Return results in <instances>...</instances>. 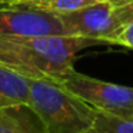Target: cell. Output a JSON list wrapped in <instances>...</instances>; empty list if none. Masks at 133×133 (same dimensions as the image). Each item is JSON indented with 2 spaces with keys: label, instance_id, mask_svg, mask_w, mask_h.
Returning a JSON list of instances; mask_svg holds the SVG:
<instances>
[{
  "label": "cell",
  "instance_id": "cell-1",
  "mask_svg": "<svg viewBox=\"0 0 133 133\" xmlns=\"http://www.w3.org/2000/svg\"><path fill=\"white\" fill-rule=\"evenodd\" d=\"M100 42L79 36L0 37V64L29 79L60 83L73 70L76 55Z\"/></svg>",
  "mask_w": 133,
  "mask_h": 133
},
{
  "label": "cell",
  "instance_id": "cell-2",
  "mask_svg": "<svg viewBox=\"0 0 133 133\" xmlns=\"http://www.w3.org/2000/svg\"><path fill=\"white\" fill-rule=\"evenodd\" d=\"M29 104L42 119L47 133H87L97 109L57 82L30 79Z\"/></svg>",
  "mask_w": 133,
  "mask_h": 133
},
{
  "label": "cell",
  "instance_id": "cell-3",
  "mask_svg": "<svg viewBox=\"0 0 133 133\" xmlns=\"http://www.w3.org/2000/svg\"><path fill=\"white\" fill-rule=\"evenodd\" d=\"M59 16L67 36L115 44L117 36L133 22V2L126 4L97 2L80 10Z\"/></svg>",
  "mask_w": 133,
  "mask_h": 133
},
{
  "label": "cell",
  "instance_id": "cell-4",
  "mask_svg": "<svg viewBox=\"0 0 133 133\" xmlns=\"http://www.w3.org/2000/svg\"><path fill=\"white\" fill-rule=\"evenodd\" d=\"M60 84L95 109L124 119H133V87L99 80L75 69Z\"/></svg>",
  "mask_w": 133,
  "mask_h": 133
},
{
  "label": "cell",
  "instance_id": "cell-5",
  "mask_svg": "<svg viewBox=\"0 0 133 133\" xmlns=\"http://www.w3.org/2000/svg\"><path fill=\"white\" fill-rule=\"evenodd\" d=\"M67 36L59 15L36 7L0 4V37Z\"/></svg>",
  "mask_w": 133,
  "mask_h": 133
},
{
  "label": "cell",
  "instance_id": "cell-6",
  "mask_svg": "<svg viewBox=\"0 0 133 133\" xmlns=\"http://www.w3.org/2000/svg\"><path fill=\"white\" fill-rule=\"evenodd\" d=\"M0 133H47V130L30 104H16L0 109Z\"/></svg>",
  "mask_w": 133,
  "mask_h": 133
},
{
  "label": "cell",
  "instance_id": "cell-7",
  "mask_svg": "<svg viewBox=\"0 0 133 133\" xmlns=\"http://www.w3.org/2000/svg\"><path fill=\"white\" fill-rule=\"evenodd\" d=\"M30 79L0 64V109L29 104Z\"/></svg>",
  "mask_w": 133,
  "mask_h": 133
},
{
  "label": "cell",
  "instance_id": "cell-8",
  "mask_svg": "<svg viewBox=\"0 0 133 133\" xmlns=\"http://www.w3.org/2000/svg\"><path fill=\"white\" fill-rule=\"evenodd\" d=\"M97 2H103V0H17L12 4L36 7L53 15H66V13H72L87 7L90 4H95Z\"/></svg>",
  "mask_w": 133,
  "mask_h": 133
},
{
  "label": "cell",
  "instance_id": "cell-9",
  "mask_svg": "<svg viewBox=\"0 0 133 133\" xmlns=\"http://www.w3.org/2000/svg\"><path fill=\"white\" fill-rule=\"evenodd\" d=\"M87 133H133V119L97 110L95 123Z\"/></svg>",
  "mask_w": 133,
  "mask_h": 133
},
{
  "label": "cell",
  "instance_id": "cell-10",
  "mask_svg": "<svg viewBox=\"0 0 133 133\" xmlns=\"http://www.w3.org/2000/svg\"><path fill=\"white\" fill-rule=\"evenodd\" d=\"M115 44L124 46V47H127V49L133 50V22L117 36V39L115 40Z\"/></svg>",
  "mask_w": 133,
  "mask_h": 133
},
{
  "label": "cell",
  "instance_id": "cell-11",
  "mask_svg": "<svg viewBox=\"0 0 133 133\" xmlns=\"http://www.w3.org/2000/svg\"><path fill=\"white\" fill-rule=\"evenodd\" d=\"M103 2H109V3H113V4H126L133 2V0H103Z\"/></svg>",
  "mask_w": 133,
  "mask_h": 133
},
{
  "label": "cell",
  "instance_id": "cell-12",
  "mask_svg": "<svg viewBox=\"0 0 133 133\" xmlns=\"http://www.w3.org/2000/svg\"><path fill=\"white\" fill-rule=\"evenodd\" d=\"M15 2H17V0H0V4H12Z\"/></svg>",
  "mask_w": 133,
  "mask_h": 133
}]
</instances>
